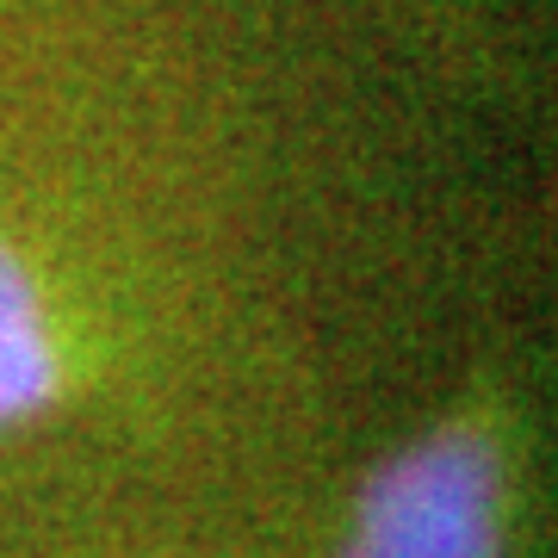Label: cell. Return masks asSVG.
Here are the masks:
<instances>
[{
  "label": "cell",
  "mask_w": 558,
  "mask_h": 558,
  "mask_svg": "<svg viewBox=\"0 0 558 558\" xmlns=\"http://www.w3.org/2000/svg\"><path fill=\"white\" fill-rule=\"evenodd\" d=\"M341 558H502V459L478 428H440L385 459Z\"/></svg>",
  "instance_id": "1"
},
{
  "label": "cell",
  "mask_w": 558,
  "mask_h": 558,
  "mask_svg": "<svg viewBox=\"0 0 558 558\" xmlns=\"http://www.w3.org/2000/svg\"><path fill=\"white\" fill-rule=\"evenodd\" d=\"M62 391V341L25 255L0 236V435L44 416Z\"/></svg>",
  "instance_id": "2"
}]
</instances>
